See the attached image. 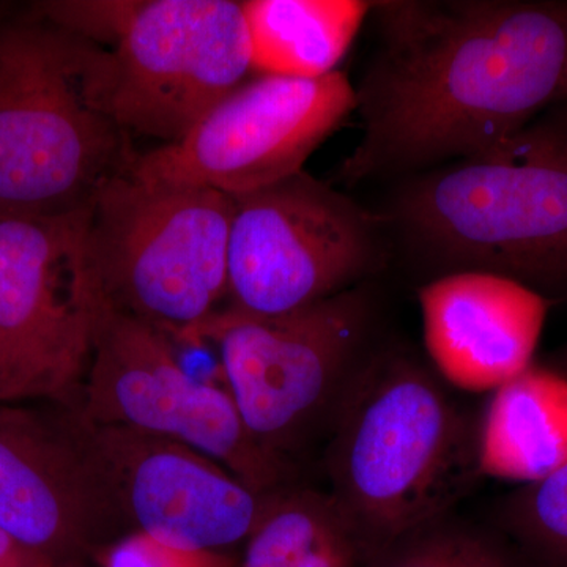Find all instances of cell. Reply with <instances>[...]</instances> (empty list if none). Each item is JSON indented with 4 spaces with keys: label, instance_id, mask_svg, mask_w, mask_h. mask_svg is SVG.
<instances>
[{
    "label": "cell",
    "instance_id": "cell-1",
    "mask_svg": "<svg viewBox=\"0 0 567 567\" xmlns=\"http://www.w3.org/2000/svg\"><path fill=\"white\" fill-rule=\"evenodd\" d=\"M357 92L363 136L339 177L415 175L476 155L567 103V2H374Z\"/></svg>",
    "mask_w": 567,
    "mask_h": 567
},
{
    "label": "cell",
    "instance_id": "cell-2",
    "mask_svg": "<svg viewBox=\"0 0 567 567\" xmlns=\"http://www.w3.org/2000/svg\"><path fill=\"white\" fill-rule=\"evenodd\" d=\"M410 175L383 216L439 276L481 271L567 298V110Z\"/></svg>",
    "mask_w": 567,
    "mask_h": 567
},
{
    "label": "cell",
    "instance_id": "cell-3",
    "mask_svg": "<svg viewBox=\"0 0 567 567\" xmlns=\"http://www.w3.org/2000/svg\"><path fill=\"white\" fill-rule=\"evenodd\" d=\"M480 413L434 369L375 350L328 436L330 495L368 558L409 529L451 513L480 483Z\"/></svg>",
    "mask_w": 567,
    "mask_h": 567
},
{
    "label": "cell",
    "instance_id": "cell-4",
    "mask_svg": "<svg viewBox=\"0 0 567 567\" xmlns=\"http://www.w3.org/2000/svg\"><path fill=\"white\" fill-rule=\"evenodd\" d=\"M136 159L110 107V50L31 7L0 17V218L85 210Z\"/></svg>",
    "mask_w": 567,
    "mask_h": 567
},
{
    "label": "cell",
    "instance_id": "cell-5",
    "mask_svg": "<svg viewBox=\"0 0 567 567\" xmlns=\"http://www.w3.org/2000/svg\"><path fill=\"white\" fill-rule=\"evenodd\" d=\"M234 197L199 186L112 178L85 213L96 298L169 338L226 308Z\"/></svg>",
    "mask_w": 567,
    "mask_h": 567
},
{
    "label": "cell",
    "instance_id": "cell-6",
    "mask_svg": "<svg viewBox=\"0 0 567 567\" xmlns=\"http://www.w3.org/2000/svg\"><path fill=\"white\" fill-rule=\"evenodd\" d=\"M375 316L374 293L363 284L281 316L224 308L181 338L215 342L246 427L265 447L293 461L333 431L375 352Z\"/></svg>",
    "mask_w": 567,
    "mask_h": 567
},
{
    "label": "cell",
    "instance_id": "cell-7",
    "mask_svg": "<svg viewBox=\"0 0 567 567\" xmlns=\"http://www.w3.org/2000/svg\"><path fill=\"white\" fill-rule=\"evenodd\" d=\"M73 409L91 423L193 447L259 495L292 487L300 477L292 458L268 450L249 432L227 388L188 375L169 336L99 298L91 364Z\"/></svg>",
    "mask_w": 567,
    "mask_h": 567
},
{
    "label": "cell",
    "instance_id": "cell-8",
    "mask_svg": "<svg viewBox=\"0 0 567 567\" xmlns=\"http://www.w3.org/2000/svg\"><path fill=\"white\" fill-rule=\"evenodd\" d=\"M233 197L230 311L287 315L363 286L385 260V218L305 171Z\"/></svg>",
    "mask_w": 567,
    "mask_h": 567
},
{
    "label": "cell",
    "instance_id": "cell-9",
    "mask_svg": "<svg viewBox=\"0 0 567 567\" xmlns=\"http://www.w3.org/2000/svg\"><path fill=\"white\" fill-rule=\"evenodd\" d=\"M85 213L0 218V405H80L96 306Z\"/></svg>",
    "mask_w": 567,
    "mask_h": 567
},
{
    "label": "cell",
    "instance_id": "cell-10",
    "mask_svg": "<svg viewBox=\"0 0 567 567\" xmlns=\"http://www.w3.org/2000/svg\"><path fill=\"white\" fill-rule=\"evenodd\" d=\"M357 106V92L341 70L316 80L259 74L181 141L137 156L133 174L227 196L256 192L303 171Z\"/></svg>",
    "mask_w": 567,
    "mask_h": 567
},
{
    "label": "cell",
    "instance_id": "cell-11",
    "mask_svg": "<svg viewBox=\"0 0 567 567\" xmlns=\"http://www.w3.org/2000/svg\"><path fill=\"white\" fill-rule=\"evenodd\" d=\"M241 2L142 0L110 50V107L123 132L174 144L252 73Z\"/></svg>",
    "mask_w": 567,
    "mask_h": 567
},
{
    "label": "cell",
    "instance_id": "cell-12",
    "mask_svg": "<svg viewBox=\"0 0 567 567\" xmlns=\"http://www.w3.org/2000/svg\"><path fill=\"white\" fill-rule=\"evenodd\" d=\"M130 528L70 409L0 405V529L63 567Z\"/></svg>",
    "mask_w": 567,
    "mask_h": 567
},
{
    "label": "cell",
    "instance_id": "cell-13",
    "mask_svg": "<svg viewBox=\"0 0 567 567\" xmlns=\"http://www.w3.org/2000/svg\"><path fill=\"white\" fill-rule=\"evenodd\" d=\"M70 410L132 532L208 551H229L251 536L274 494H256L193 447Z\"/></svg>",
    "mask_w": 567,
    "mask_h": 567
},
{
    "label": "cell",
    "instance_id": "cell-14",
    "mask_svg": "<svg viewBox=\"0 0 567 567\" xmlns=\"http://www.w3.org/2000/svg\"><path fill=\"white\" fill-rule=\"evenodd\" d=\"M436 374L466 393H494L535 363L550 301L481 271L436 276L417 290Z\"/></svg>",
    "mask_w": 567,
    "mask_h": 567
},
{
    "label": "cell",
    "instance_id": "cell-15",
    "mask_svg": "<svg viewBox=\"0 0 567 567\" xmlns=\"http://www.w3.org/2000/svg\"><path fill=\"white\" fill-rule=\"evenodd\" d=\"M481 475L539 483L567 465V379L543 363L492 393L477 427Z\"/></svg>",
    "mask_w": 567,
    "mask_h": 567
},
{
    "label": "cell",
    "instance_id": "cell-16",
    "mask_svg": "<svg viewBox=\"0 0 567 567\" xmlns=\"http://www.w3.org/2000/svg\"><path fill=\"white\" fill-rule=\"evenodd\" d=\"M241 9L256 73L316 80L338 71L372 2L246 0Z\"/></svg>",
    "mask_w": 567,
    "mask_h": 567
},
{
    "label": "cell",
    "instance_id": "cell-17",
    "mask_svg": "<svg viewBox=\"0 0 567 567\" xmlns=\"http://www.w3.org/2000/svg\"><path fill=\"white\" fill-rule=\"evenodd\" d=\"M241 567H363L365 554L330 492H275L246 540Z\"/></svg>",
    "mask_w": 567,
    "mask_h": 567
},
{
    "label": "cell",
    "instance_id": "cell-18",
    "mask_svg": "<svg viewBox=\"0 0 567 567\" xmlns=\"http://www.w3.org/2000/svg\"><path fill=\"white\" fill-rule=\"evenodd\" d=\"M363 567H524L502 540L451 513L402 533Z\"/></svg>",
    "mask_w": 567,
    "mask_h": 567
},
{
    "label": "cell",
    "instance_id": "cell-19",
    "mask_svg": "<svg viewBox=\"0 0 567 567\" xmlns=\"http://www.w3.org/2000/svg\"><path fill=\"white\" fill-rule=\"evenodd\" d=\"M498 520L548 567H567V465L539 483L524 484L502 499Z\"/></svg>",
    "mask_w": 567,
    "mask_h": 567
},
{
    "label": "cell",
    "instance_id": "cell-20",
    "mask_svg": "<svg viewBox=\"0 0 567 567\" xmlns=\"http://www.w3.org/2000/svg\"><path fill=\"white\" fill-rule=\"evenodd\" d=\"M142 0H54L33 3L31 9L63 31L112 48L132 24Z\"/></svg>",
    "mask_w": 567,
    "mask_h": 567
},
{
    "label": "cell",
    "instance_id": "cell-21",
    "mask_svg": "<svg viewBox=\"0 0 567 567\" xmlns=\"http://www.w3.org/2000/svg\"><path fill=\"white\" fill-rule=\"evenodd\" d=\"M102 567H235L229 551L189 550L156 539L147 533L130 532L95 554Z\"/></svg>",
    "mask_w": 567,
    "mask_h": 567
},
{
    "label": "cell",
    "instance_id": "cell-22",
    "mask_svg": "<svg viewBox=\"0 0 567 567\" xmlns=\"http://www.w3.org/2000/svg\"><path fill=\"white\" fill-rule=\"evenodd\" d=\"M0 567H54L14 537L0 529Z\"/></svg>",
    "mask_w": 567,
    "mask_h": 567
},
{
    "label": "cell",
    "instance_id": "cell-23",
    "mask_svg": "<svg viewBox=\"0 0 567 567\" xmlns=\"http://www.w3.org/2000/svg\"><path fill=\"white\" fill-rule=\"evenodd\" d=\"M543 364L567 379V341L555 349L554 352L548 353L544 358Z\"/></svg>",
    "mask_w": 567,
    "mask_h": 567
},
{
    "label": "cell",
    "instance_id": "cell-24",
    "mask_svg": "<svg viewBox=\"0 0 567 567\" xmlns=\"http://www.w3.org/2000/svg\"><path fill=\"white\" fill-rule=\"evenodd\" d=\"M566 110H567V103H566Z\"/></svg>",
    "mask_w": 567,
    "mask_h": 567
}]
</instances>
